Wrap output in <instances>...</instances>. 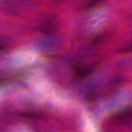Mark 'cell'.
<instances>
[{
    "label": "cell",
    "instance_id": "1",
    "mask_svg": "<svg viewBox=\"0 0 132 132\" xmlns=\"http://www.w3.org/2000/svg\"><path fill=\"white\" fill-rule=\"evenodd\" d=\"M111 119L117 125L132 126V108H128L115 113Z\"/></svg>",
    "mask_w": 132,
    "mask_h": 132
}]
</instances>
